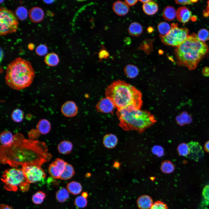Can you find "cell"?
<instances>
[{
  "label": "cell",
  "instance_id": "d590c367",
  "mask_svg": "<svg viewBox=\"0 0 209 209\" xmlns=\"http://www.w3.org/2000/svg\"><path fill=\"white\" fill-rule=\"evenodd\" d=\"M45 197V194L42 192L39 191L36 193L32 197L33 202L36 204L42 203Z\"/></svg>",
  "mask_w": 209,
  "mask_h": 209
},
{
  "label": "cell",
  "instance_id": "f907efd6",
  "mask_svg": "<svg viewBox=\"0 0 209 209\" xmlns=\"http://www.w3.org/2000/svg\"><path fill=\"white\" fill-rule=\"evenodd\" d=\"M204 16H207L209 15V1L207 2V5L205 12H204Z\"/></svg>",
  "mask_w": 209,
  "mask_h": 209
},
{
  "label": "cell",
  "instance_id": "d6a6232c",
  "mask_svg": "<svg viewBox=\"0 0 209 209\" xmlns=\"http://www.w3.org/2000/svg\"><path fill=\"white\" fill-rule=\"evenodd\" d=\"M24 115V112L21 110L17 109L14 110L12 112L11 117L14 122H19L22 120Z\"/></svg>",
  "mask_w": 209,
  "mask_h": 209
},
{
  "label": "cell",
  "instance_id": "6f0895ef",
  "mask_svg": "<svg viewBox=\"0 0 209 209\" xmlns=\"http://www.w3.org/2000/svg\"><path fill=\"white\" fill-rule=\"evenodd\" d=\"M150 1V0H139V1H140L142 2V3H143V4L149 1Z\"/></svg>",
  "mask_w": 209,
  "mask_h": 209
},
{
  "label": "cell",
  "instance_id": "c3c4849f",
  "mask_svg": "<svg viewBox=\"0 0 209 209\" xmlns=\"http://www.w3.org/2000/svg\"><path fill=\"white\" fill-rule=\"evenodd\" d=\"M203 74L206 76L209 75V68L205 67L202 71Z\"/></svg>",
  "mask_w": 209,
  "mask_h": 209
},
{
  "label": "cell",
  "instance_id": "e0dca14e",
  "mask_svg": "<svg viewBox=\"0 0 209 209\" xmlns=\"http://www.w3.org/2000/svg\"><path fill=\"white\" fill-rule=\"evenodd\" d=\"M29 15L31 20L35 23L41 21L44 17V13L43 10L39 7L32 8L29 10Z\"/></svg>",
  "mask_w": 209,
  "mask_h": 209
},
{
  "label": "cell",
  "instance_id": "7dc6e473",
  "mask_svg": "<svg viewBox=\"0 0 209 209\" xmlns=\"http://www.w3.org/2000/svg\"><path fill=\"white\" fill-rule=\"evenodd\" d=\"M125 2L128 5L130 6H133L136 4L138 0H128L125 1Z\"/></svg>",
  "mask_w": 209,
  "mask_h": 209
},
{
  "label": "cell",
  "instance_id": "7c38bea8",
  "mask_svg": "<svg viewBox=\"0 0 209 209\" xmlns=\"http://www.w3.org/2000/svg\"><path fill=\"white\" fill-rule=\"evenodd\" d=\"M115 108L111 101L107 97L102 99L96 106L98 111L103 113H111Z\"/></svg>",
  "mask_w": 209,
  "mask_h": 209
},
{
  "label": "cell",
  "instance_id": "7402d4cb",
  "mask_svg": "<svg viewBox=\"0 0 209 209\" xmlns=\"http://www.w3.org/2000/svg\"><path fill=\"white\" fill-rule=\"evenodd\" d=\"M163 16L165 20L169 21H172L176 17V11L172 6H167L163 10Z\"/></svg>",
  "mask_w": 209,
  "mask_h": 209
},
{
  "label": "cell",
  "instance_id": "ffe728a7",
  "mask_svg": "<svg viewBox=\"0 0 209 209\" xmlns=\"http://www.w3.org/2000/svg\"><path fill=\"white\" fill-rule=\"evenodd\" d=\"M142 8L144 12L148 15H152L155 14L158 10L157 4L151 0L143 4Z\"/></svg>",
  "mask_w": 209,
  "mask_h": 209
},
{
  "label": "cell",
  "instance_id": "6da1fadb",
  "mask_svg": "<svg viewBox=\"0 0 209 209\" xmlns=\"http://www.w3.org/2000/svg\"><path fill=\"white\" fill-rule=\"evenodd\" d=\"M52 156L44 142L26 138L19 133L14 135L10 144L0 146L1 163L12 167L21 165L41 167L49 161Z\"/></svg>",
  "mask_w": 209,
  "mask_h": 209
},
{
  "label": "cell",
  "instance_id": "d6986e66",
  "mask_svg": "<svg viewBox=\"0 0 209 209\" xmlns=\"http://www.w3.org/2000/svg\"><path fill=\"white\" fill-rule=\"evenodd\" d=\"M51 128V125L49 122L46 119H43L38 122L36 129L40 134L44 135L48 133Z\"/></svg>",
  "mask_w": 209,
  "mask_h": 209
},
{
  "label": "cell",
  "instance_id": "60d3db41",
  "mask_svg": "<svg viewBox=\"0 0 209 209\" xmlns=\"http://www.w3.org/2000/svg\"><path fill=\"white\" fill-rule=\"evenodd\" d=\"M168 209V206L166 204L161 201H157L154 202L153 205L149 209Z\"/></svg>",
  "mask_w": 209,
  "mask_h": 209
},
{
  "label": "cell",
  "instance_id": "f35d334b",
  "mask_svg": "<svg viewBox=\"0 0 209 209\" xmlns=\"http://www.w3.org/2000/svg\"><path fill=\"white\" fill-rule=\"evenodd\" d=\"M152 153L159 157H161L164 155V151L163 148L159 145L154 146L152 149Z\"/></svg>",
  "mask_w": 209,
  "mask_h": 209
},
{
  "label": "cell",
  "instance_id": "74e56055",
  "mask_svg": "<svg viewBox=\"0 0 209 209\" xmlns=\"http://www.w3.org/2000/svg\"><path fill=\"white\" fill-rule=\"evenodd\" d=\"M74 204L77 207L83 208L87 206V201L86 198L82 196H79L75 199Z\"/></svg>",
  "mask_w": 209,
  "mask_h": 209
},
{
  "label": "cell",
  "instance_id": "277c9868",
  "mask_svg": "<svg viewBox=\"0 0 209 209\" xmlns=\"http://www.w3.org/2000/svg\"><path fill=\"white\" fill-rule=\"evenodd\" d=\"M35 76V71L30 62L19 57L8 65L5 82L11 88L19 91L30 86Z\"/></svg>",
  "mask_w": 209,
  "mask_h": 209
},
{
  "label": "cell",
  "instance_id": "4fadbf2b",
  "mask_svg": "<svg viewBox=\"0 0 209 209\" xmlns=\"http://www.w3.org/2000/svg\"><path fill=\"white\" fill-rule=\"evenodd\" d=\"M61 111L62 114L65 116L71 117L77 114L78 108L74 102L69 101L63 104L61 107Z\"/></svg>",
  "mask_w": 209,
  "mask_h": 209
},
{
  "label": "cell",
  "instance_id": "9c48e42d",
  "mask_svg": "<svg viewBox=\"0 0 209 209\" xmlns=\"http://www.w3.org/2000/svg\"><path fill=\"white\" fill-rule=\"evenodd\" d=\"M21 169L24 173L26 181L28 183L40 181L46 176L44 171L40 166H23Z\"/></svg>",
  "mask_w": 209,
  "mask_h": 209
},
{
  "label": "cell",
  "instance_id": "b9f144b4",
  "mask_svg": "<svg viewBox=\"0 0 209 209\" xmlns=\"http://www.w3.org/2000/svg\"><path fill=\"white\" fill-rule=\"evenodd\" d=\"M202 196L205 201L209 203V184L206 185L203 188Z\"/></svg>",
  "mask_w": 209,
  "mask_h": 209
},
{
  "label": "cell",
  "instance_id": "603a6c76",
  "mask_svg": "<svg viewBox=\"0 0 209 209\" xmlns=\"http://www.w3.org/2000/svg\"><path fill=\"white\" fill-rule=\"evenodd\" d=\"M128 32L131 35L137 37L143 33V28L141 25L136 22L132 23L129 25Z\"/></svg>",
  "mask_w": 209,
  "mask_h": 209
},
{
  "label": "cell",
  "instance_id": "4316f807",
  "mask_svg": "<svg viewBox=\"0 0 209 209\" xmlns=\"http://www.w3.org/2000/svg\"><path fill=\"white\" fill-rule=\"evenodd\" d=\"M67 190L69 192L73 195H77L80 193L82 189L81 184L75 181H73L69 183L67 185Z\"/></svg>",
  "mask_w": 209,
  "mask_h": 209
},
{
  "label": "cell",
  "instance_id": "4dcf8cb0",
  "mask_svg": "<svg viewBox=\"0 0 209 209\" xmlns=\"http://www.w3.org/2000/svg\"><path fill=\"white\" fill-rule=\"evenodd\" d=\"M69 192L67 190L64 188H60L56 193V198L60 202H63L66 201L69 197Z\"/></svg>",
  "mask_w": 209,
  "mask_h": 209
},
{
  "label": "cell",
  "instance_id": "d4e9b609",
  "mask_svg": "<svg viewBox=\"0 0 209 209\" xmlns=\"http://www.w3.org/2000/svg\"><path fill=\"white\" fill-rule=\"evenodd\" d=\"M14 135L9 131H3L0 134V140L2 145L6 146L10 144L13 139Z\"/></svg>",
  "mask_w": 209,
  "mask_h": 209
},
{
  "label": "cell",
  "instance_id": "836d02e7",
  "mask_svg": "<svg viewBox=\"0 0 209 209\" xmlns=\"http://www.w3.org/2000/svg\"><path fill=\"white\" fill-rule=\"evenodd\" d=\"M15 13L17 17L21 20H25L28 16L27 9L22 6L18 7L16 10Z\"/></svg>",
  "mask_w": 209,
  "mask_h": 209
},
{
  "label": "cell",
  "instance_id": "1f68e13d",
  "mask_svg": "<svg viewBox=\"0 0 209 209\" xmlns=\"http://www.w3.org/2000/svg\"><path fill=\"white\" fill-rule=\"evenodd\" d=\"M157 29L160 35L164 36L169 33L171 29V26L166 22H161L158 24Z\"/></svg>",
  "mask_w": 209,
  "mask_h": 209
},
{
  "label": "cell",
  "instance_id": "ee69618b",
  "mask_svg": "<svg viewBox=\"0 0 209 209\" xmlns=\"http://www.w3.org/2000/svg\"><path fill=\"white\" fill-rule=\"evenodd\" d=\"M40 134L36 129H33L28 133V136L31 139H34L38 137Z\"/></svg>",
  "mask_w": 209,
  "mask_h": 209
},
{
  "label": "cell",
  "instance_id": "f546056e",
  "mask_svg": "<svg viewBox=\"0 0 209 209\" xmlns=\"http://www.w3.org/2000/svg\"><path fill=\"white\" fill-rule=\"evenodd\" d=\"M126 75L131 78L136 77L138 75V70L136 66L131 64L127 65L124 69Z\"/></svg>",
  "mask_w": 209,
  "mask_h": 209
},
{
  "label": "cell",
  "instance_id": "44dd1931",
  "mask_svg": "<svg viewBox=\"0 0 209 209\" xmlns=\"http://www.w3.org/2000/svg\"><path fill=\"white\" fill-rule=\"evenodd\" d=\"M73 148V145L72 143L66 140L61 141L57 146L58 152L63 154H68L71 153Z\"/></svg>",
  "mask_w": 209,
  "mask_h": 209
},
{
  "label": "cell",
  "instance_id": "681fc988",
  "mask_svg": "<svg viewBox=\"0 0 209 209\" xmlns=\"http://www.w3.org/2000/svg\"><path fill=\"white\" fill-rule=\"evenodd\" d=\"M204 147L205 151L209 153V140L205 143Z\"/></svg>",
  "mask_w": 209,
  "mask_h": 209
},
{
  "label": "cell",
  "instance_id": "30bf717a",
  "mask_svg": "<svg viewBox=\"0 0 209 209\" xmlns=\"http://www.w3.org/2000/svg\"><path fill=\"white\" fill-rule=\"evenodd\" d=\"M189 152L186 157L196 162H198L204 156V152L203 148L197 142L191 141L188 144Z\"/></svg>",
  "mask_w": 209,
  "mask_h": 209
},
{
  "label": "cell",
  "instance_id": "3957f363",
  "mask_svg": "<svg viewBox=\"0 0 209 209\" xmlns=\"http://www.w3.org/2000/svg\"><path fill=\"white\" fill-rule=\"evenodd\" d=\"M207 45L200 40L194 33L189 35L186 39L176 47L175 51L178 64L195 69L202 59L209 52Z\"/></svg>",
  "mask_w": 209,
  "mask_h": 209
},
{
  "label": "cell",
  "instance_id": "2e32d148",
  "mask_svg": "<svg viewBox=\"0 0 209 209\" xmlns=\"http://www.w3.org/2000/svg\"><path fill=\"white\" fill-rule=\"evenodd\" d=\"M113 9L116 15L120 16H123L128 13L129 7V5L126 2L121 1H117L113 3Z\"/></svg>",
  "mask_w": 209,
  "mask_h": 209
},
{
  "label": "cell",
  "instance_id": "816d5d0a",
  "mask_svg": "<svg viewBox=\"0 0 209 209\" xmlns=\"http://www.w3.org/2000/svg\"><path fill=\"white\" fill-rule=\"evenodd\" d=\"M1 209H12V208L9 206L5 205H1Z\"/></svg>",
  "mask_w": 209,
  "mask_h": 209
},
{
  "label": "cell",
  "instance_id": "484cf974",
  "mask_svg": "<svg viewBox=\"0 0 209 209\" xmlns=\"http://www.w3.org/2000/svg\"><path fill=\"white\" fill-rule=\"evenodd\" d=\"M176 120L179 125L182 126L191 123L192 119L190 115L184 111L176 117Z\"/></svg>",
  "mask_w": 209,
  "mask_h": 209
},
{
  "label": "cell",
  "instance_id": "bcb514c9",
  "mask_svg": "<svg viewBox=\"0 0 209 209\" xmlns=\"http://www.w3.org/2000/svg\"><path fill=\"white\" fill-rule=\"evenodd\" d=\"M28 183L27 182H23L20 185V188L22 190H26L28 188Z\"/></svg>",
  "mask_w": 209,
  "mask_h": 209
},
{
  "label": "cell",
  "instance_id": "5bb4252c",
  "mask_svg": "<svg viewBox=\"0 0 209 209\" xmlns=\"http://www.w3.org/2000/svg\"><path fill=\"white\" fill-rule=\"evenodd\" d=\"M136 203L139 209H149L154 202L150 196L145 194L141 195L138 198Z\"/></svg>",
  "mask_w": 209,
  "mask_h": 209
},
{
  "label": "cell",
  "instance_id": "9f6ffc18",
  "mask_svg": "<svg viewBox=\"0 0 209 209\" xmlns=\"http://www.w3.org/2000/svg\"><path fill=\"white\" fill-rule=\"evenodd\" d=\"M43 1L47 3L48 4H50L52 3L54 1L53 0H49V1H46V0H44Z\"/></svg>",
  "mask_w": 209,
  "mask_h": 209
},
{
  "label": "cell",
  "instance_id": "f1b7e54d",
  "mask_svg": "<svg viewBox=\"0 0 209 209\" xmlns=\"http://www.w3.org/2000/svg\"><path fill=\"white\" fill-rule=\"evenodd\" d=\"M160 169L163 173L169 174L174 171L175 167L171 161L168 160H165L161 163Z\"/></svg>",
  "mask_w": 209,
  "mask_h": 209
},
{
  "label": "cell",
  "instance_id": "5b68a950",
  "mask_svg": "<svg viewBox=\"0 0 209 209\" xmlns=\"http://www.w3.org/2000/svg\"><path fill=\"white\" fill-rule=\"evenodd\" d=\"M116 113L120 121L119 126L125 131L135 130L142 133L156 122L154 116L147 110L120 109Z\"/></svg>",
  "mask_w": 209,
  "mask_h": 209
},
{
  "label": "cell",
  "instance_id": "83f0119b",
  "mask_svg": "<svg viewBox=\"0 0 209 209\" xmlns=\"http://www.w3.org/2000/svg\"><path fill=\"white\" fill-rule=\"evenodd\" d=\"M75 174V171L73 166L71 164L67 163L64 170L61 174L60 179L62 180H66L71 178Z\"/></svg>",
  "mask_w": 209,
  "mask_h": 209
},
{
  "label": "cell",
  "instance_id": "f6af8a7d",
  "mask_svg": "<svg viewBox=\"0 0 209 209\" xmlns=\"http://www.w3.org/2000/svg\"><path fill=\"white\" fill-rule=\"evenodd\" d=\"M197 0H175V2L178 4L181 5L190 4L197 1Z\"/></svg>",
  "mask_w": 209,
  "mask_h": 209
},
{
  "label": "cell",
  "instance_id": "7a4b0ae2",
  "mask_svg": "<svg viewBox=\"0 0 209 209\" xmlns=\"http://www.w3.org/2000/svg\"><path fill=\"white\" fill-rule=\"evenodd\" d=\"M105 93L118 109L138 110L142 107L141 92L124 81L114 82L107 87Z\"/></svg>",
  "mask_w": 209,
  "mask_h": 209
},
{
  "label": "cell",
  "instance_id": "ba28073f",
  "mask_svg": "<svg viewBox=\"0 0 209 209\" xmlns=\"http://www.w3.org/2000/svg\"><path fill=\"white\" fill-rule=\"evenodd\" d=\"M1 180L5 184V188L14 191L17 190L18 186L26 181L21 170L16 168L6 170L3 174Z\"/></svg>",
  "mask_w": 209,
  "mask_h": 209
},
{
  "label": "cell",
  "instance_id": "52a82bcc",
  "mask_svg": "<svg viewBox=\"0 0 209 209\" xmlns=\"http://www.w3.org/2000/svg\"><path fill=\"white\" fill-rule=\"evenodd\" d=\"M18 24L17 17L12 11L3 7H0V35L15 32Z\"/></svg>",
  "mask_w": 209,
  "mask_h": 209
},
{
  "label": "cell",
  "instance_id": "cb8c5ba5",
  "mask_svg": "<svg viewBox=\"0 0 209 209\" xmlns=\"http://www.w3.org/2000/svg\"><path fill=\"white\" fill-rule=\"evenodd\" d=\"M59 60L58 55L53 53H50L47 54L44 60L45 63L50 66H56L59 63Z\"/></svg>",
  "mask_w": 209,
  "mask_h": 209
},
{
  "label": "cell",
  "instance_id": "9a60e30c",
  "mask_svg": "<svg viewBox=\"0 0 209 209\" xmlns=\"http://www.w3.org/2000/svg\"><path fill=\"white\" fill-rule=\"evenodd\" d=\"M192 13L190 10L185 7L179 8L176 10L177 20L182 23H187L190 19Z\"/></svg>",
  "mask_w": 209,
  "mask_h": 209
},
{
  "label": "cell",
  "instance_id": "8fae6325",
  "mask_svg": "<svg viewBox=\"0 0 209 209\" xmlns=\"http://www.w3.org/2000/svg\"><path fill=\"white\" fill-rule=\"evenodd\" d=\"M67 163L62 159L57 158L50 164L48 172L51 176L55 179L60 178Z\"/></svg>",
  "mask_w": 209,
  "mask_h": 209
},
{
  "label": "cell",
  "instance_id": "e575fe53",
  "mask_svg": "<svg viewBox=\"0 0 209 209\" xmlns=\"http://www.w3.org/2000/svg\"><path fill=\"white\" fill-rule=\"evenodd\" d=\"M177 150L180 156L186 157L189 152L188 144L184 143H181L178 146Z\"/></svg>",
  "mask_w": 209,
  "mask_h": 209
},
{
  "label": "cell",
  "instance_id": "8992f818",
  "mask_svg": "<svg viewBox=\"0 0 209 209\" xmlns=\"http://www.w3.org/2000/svg\"><path fill=\"white\" fill-rule=\"evenodd\" d=\"M171 26V29L167 35L159 36L164 44L176 47L186 39L189 36V30L186 28L179 27L176 23H172Z\"/></svg>",
  "mask_w": 209,
  "mask_h": 209
},
{
  "label": "cell",
  "instance_id": "f5cc1de1",
  "mask_svg": "<svg viewBox=\"0 0 209 209\" xmlns=\"http://www.w3.org/2000/svg\"><path fill=\"white\" fill-rule=\"evenodd\" d=\"M28 47L29 49L32 50L34 49V45L32 43L30 44L28 46Z\"/></svg>",
  "mask_w": 209,
  "mask_h": 209
},
{
  "label": "cell",
  "instance_id": "11a10c76",
  "mask_svg": "<svg viewBox=\"0 0 209 209\" xmlns=\"http://www.w3.org/2000/svg\"><path fill=\"white\" fill-rule=\"evenodd\" d=\"M81 196L86 198L88 196V194L86 192H84L82 193Z\"/></svg>",
  "mask_w": 209,
  "mask_h": 209
},
{
  "label": "cell",
  "instance_id": "8d00e7d4",
  "mask_svg": "<svg viewBox=\"0 0 209 209\" xmlns=\"http://www.w3.org/2000/svg\"><path fill=\"white\" fill-rule=\"evenodd\" d=\"M199 39L204 42L209 39V31L205 28L200 30L197 35Z\"/></svg>",
  "mask_w": 209,
  "mask_h": 209
},
{
  "label": "cell",
  "instance_id": "7bdbcfd3",
  "mask_svg": "<svg viewBox=\"0 0 209 209\" xmlns=\"http://www.w3.org/2000/svg\"><path fill=\"white\" fill-rule=\"evenodd\" d=\"M109 56V52L103 46H102L101 49L100 50L98 57L100 59H103L107 58Z\"/></svg>",
  "mask_w": 209,
  "mask_h": 209
},
{
  "label": "cell",
  "instance_id": "ac0fdd59",
  "mask_svg": "<svg viewBox=\"0 0 209 209\" xmlns=\"http://www.w3.org/2000/svg\"><path fill=\"white\" fill-rule=\"evenodd\" d=\"M103 143L104 146L107 148H114L118 143V139L116 136L112 134L105 135L103 139Z\"/></svg>",
  "mask_w": 209,
  "mask_h": 209
},
{
  "label": "cell",
  "instance_id": "ab89813d",
  "mask_svg": "<svg viewBox=\"0 0 209 209\" xmlns=\"http://www.w3.org/2000/svg\"><path fill=\"white\" fill-rule=\"evenodd\" d=\"M48 51L47 46L44 44H40L36 48L35 52L38 55L42 56L45 55Z\"/></svg>",
  "mask_w": 209,
  "mask_h": 209
},
{
  "label": "cell",
  "instance_id": "db71d44e",
  "mask_svg": "<svg viewBox=\"0 0 209 209\" xmlns=\"http://www.w3.org/2000/svg\"><path fill=\"white\" fill-rule=\"evenodd\" d=\"M113 165L114 167L117 168L119 167L120 164L118 162H116L114 163Z\"/></svg>",
  "mask_w": 209,
  "mask_h": 209
}]
</instances>
